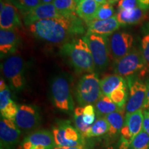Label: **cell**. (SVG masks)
<instances>
[{
  "mask_svg": "<svg viewBox=\"0 0 149 149\" xmlns=\"http://www.w3.org/2000/svg\"><path fill=\"white\" fill-rule=\"evenodd\" d=\"M35 37L54 44H65L72 37L85 32L83 22L77 13L38 21L29 26Z\"/></svg>",
  "mask_w": 149,
  "mask_h": 149,
  "instance_id": "cell-1",
  "label": "cell"
},
{
  "mask_svg": "<svg viewBox=\"0 0 149 149\" xmlns=\"http://www.w3.org/2000/svg\"><path fill=\"white\" fill-rule=\"evenodd\" d=\"M60 53L68 59L70 64L78 72L90 73L95 68L92 53L84 38L72 39L65 43Z\"/></svg>",
  "mask_w": 149,
  "mask_h": 149,
  "instance_id": "cell-2",
  "label": "cell"
},
{
  "mask_svg": "<svg viewBox=\"0 0 149 149\" xmlns=\"http://www.w3.org/2000/svg\"><path fill=\"white\" fill-rule=\"evenodd\" d=\"M55 146L84 147L87 146L85 137L68 120H57L52 128Z\"/></svg>",
  "mask_w": 149,
  "mask_h": 149,
  "instance_id": "cell-3",
  "label": "cell"
},
{
  "mask_svg": "<svg viewBox=\"0 0 149 149\" xmlns=\"http://www.w3.org/2000/svg\"><path fill=\"white\" fill-rule=\"evenodd\" d=\"M51 94L53 105L57 110L67 113L74 111L69 81L66 76L57 75L53 78L51 84Z\"/></svg>",
  "mask_w": 149,
  "mask_h": 149,
  "instance_id": "cell-4",
  "label": "cell"
},
{
  "mask_svg": "<svg viewBox=\"0 0 149 149\" xmlns=\"http://www.w3.org/2000/svg\"><path fill=\"white\" fill-rule=\"evenodd\" d=\"M100 81L95 72L84 74L78 82L76 98L81 107L95 104L102 95Z\"/></svg>",
  "mask_w": 149,
  "mask_h": 149,
  "instance_id": "cell-5",
  "label": "cell"
},
{
  "mask_svg": "<svg viewBox=\"0 0 149 149\" xmlns=\"http://www.w3.org/2000/svg\"><path fill=\"white\" fill-rule=\"evenodd\" d=\"M1 70L10 87L15 91L23 90L25 87L24 62L19 55H13L1 64Z\"/></svg>",
  "mask_w": 149,
  "mask_h": 149,
  "instance_id": "cell-6",
  "label": "cell"
},
{
  "mask_svg": "<svg viewBox=\"0 0 149 149\" xmlns=\"http://www.w3.org/2000/svg\"><path fill=\"white\" fill-rule=\"evenodd\" d=\"M83 38L90 48L95 66L100 69L107 68L110 55L108 36L86 33Z\"/></svg>",
  "mask_w": 149,
  "mask_h": 149,
  "instance_id": "cell-7",
  "label": "cell"
},
{
  "mask_svg": "<svg viewBox=\"0 0 149 149\" xmlns=\"http://www.w3.org/2000/svg\"><path fill=\"white\" fill-rule=\"evenodd\" d=\"M144 113L142 110L126 114L124 124L121 130L119 149H130L132 141L143 129Z\"/></svg>",
  "mask_w": 149,
  "mask_h": 149,
  "instance_id": "cell-8",
  "label": "cell"
},
{
  "mask_svg": "<svg viewBox=\"0 0 149 149\" xmlns=\"http://www.w3.org/2000/svg\"><path fill=\"white\" fill-rule=\"evenodd\" d=\"M146 64L141 51L132 48L127 55L116 61L115 72L122 77H130L136 72L141 71Z\"/></svg>",
  "mask_w": 149,
  "mask_h": 149,
  "instance_id": "cell-9",
  "label": "cell"
},
{
  "mask_svg": "<svg viewBox=\"0 0 149 149\" xmlns=\"http://www.w3.org/2000/svg\"><path fill=\"white\" fill-rule=\"evenodd\" d=\"M14 122L21 131H34L40 125V109L33 104H23L19 106Z\"/></svg>",
  "mask_w": 149,
  "mask_h": 149,
  "instance_id": "cell-10",
  "label": "cell"
},
{
  "mask_svg": "<svg viewBox=\"0 0 149 149\" xmlns=\"http://www.w3.org/2000/svg\"><path fill=\"white\" fill-rule=\"evenodd\" d=\"M55 139L52 131L46 129L35 130L24 138L19 149H53Z\"/></svg>",
  "mask_w": 149,
  "mask_h": 149,
  "instance_id": "cell-11",
  "label": "cell"
},
{
  "mask_svg": "<svg viewBox=\"0 0 149 149\" xmlns=\"http://www.w3.org/2000/svg\"><path fill=\"white\" fill-rule=\"evenodd\" d=\"M133 37L126 32H115L109 41L110 55L115 61L120 60L127 55L133 48Z\"/></svg>",
  "mask_w": 149,
  "mask_h": 149,
  "instance_id": "cell-12",
  "label": "cell"
},
{
  "mask_svg": "<svg viewBox=\"0 0 149 149\" xmlns=\"http://www.w3.org/2000/svg\"><path fill=\"white\" fill-rule=\"evenodd\" d=\"M130 96L126 104V114L142 110L146 95L147 86L139 79L128 78Z\"/></svg>",
  "mask_w": 149,
  "mask_h": 149,
  "instance_id": "cell-13",
  "label": "cell"
},
{
  "mask_svg": "<svg viewBox=\"0 0 149 149\" xmlns=\"http://www.w3.org/2000/svg\"><path fill=\"white\" fill-rule=\"evenodd\" d=\"M21 130L17 127L14 120L1 117L0 121V139L1 148L15 149L19 141Z\"/></svg>",
  "mask_w": 149,
  "mask_h": 149,
  "instance_id": "cell-14",
  "label": "cell"
},
{
  "mask_svg": "<svg viewBox=\"0 0 149 149\" xmlns=\"http://www.w3.org/2000/svg\"><path fill=\"white\" fill-rule=\"evenodd\" d=\"M63 15L56 9L53 3H42L27 13L23 14V20L26 26H29L41 20L59 17Z\"/></svg>",
  "mask_w": 149,
  "mask_h": 149,
  "instance_id": "cell-15",
  "label": "cell"
},
{
  "mask_svg": "<svg viewBox=\"0 0 149 149\" xmlns=\"http://www.w3.org/2000/svg\"><path fill=\"white\" fill-rule=\"evenodd\" d=\"M0 27L3 30H15L22 26L18 9L9 1L1 0Z\"/></svg>",
  "mask_w": 149,
  "mask_h": 149,
  "instance_id": "cell-16",
  "label": "cell"
},
{
  "mask_svg": "<svg viewBox=\"0 0 149 149\" xmlns=\"http://www.w3.org/2000/svg\"><path fill=\"white\" fill-rule=\"evenodd\" d=\"M19 107L11 97L10 89L6 84L4 79L1 78L0 81V112L3 118L14 120L17 113Z\"/></svg>",
  "mask_w": 149,
  "mask_h": 149,
  "instance_id": "cell-17",
  "label": "cell"
},
{
  "mask_svg": "<svg viewBox=\"0 0 149 149\" xmlns=\"http://www.w3.org/2000/svg\"><path fill=\"white\" fill-rule=\"evenodd\" d=\"M20 38L15 30L0 31V55L1 58L15 53L19 44Z\"/></svg>",
  "mask_w": 149,
  "mask_h": 149,
  "instance_id": "cell-18",
  "label": "cell"
},
{
  "mask_svg": "<svg viewBox=\"0 0 149 149\" xmlns=\"http://www.w3.org/2000/svg\"><path fill=\"white\" fill-rule=\"evenodd\" d=\"M86 24L87 33L108 37L113 34L121 26L117 21L116 16L105 20L94 19Z\"/></svg>",
  "mask_w": 149,
  "mask_h": 149,
  "instance_id": "cell-19",
  "label": "cell"
},
{
  "mask_svg": "<svg viewBox=\"0 0 149 149\" xmlns=\"http://www.w3.org/2000/svg\"><path fill=\"white\" fill-rule=\"evenodd\" d=\"M146 10L140 7L131 10H120L115 16L121 26L133 25L140 23L146 18Z\"/></svg>",
  "mask_w": 149,
  "mask_h": 149,
  "instance_id": "cell-20",
  "label": "cell"
},
{
  "mask_svg": "<svg viewBox=\"0 0 149 149\" xmlns=\"http://www.w3.org/2000/svg\"><path fill=\"white\" fill-rule=\"evenodd\" d=\"M125 113L126 109H124L112 113L104 117L109 124V133H107V136L109 139H114L120 135L121 130L124 124Z\"/></svg>",
  "mask_w": 149,
  "mask_h": 149,
  "instance_id": "cell-21",
  "label": "cell"
},
{
  "mask_svg": "<svg viewBox=\"0 0 149 149\" xmlns=\"http://www.w3.org/2000/svg\"><path fill=\"white\" fill-rule=\"evenodd\" d=\"M100 5L95 0H79L76 13L81 19L88 23L95 19L96 14Z\"/></svg>",
  "mask_w": 149,
  "mask_h": 149,
  "instance_id": "cell-22",
  "label": "cell"
},
{
  "mask_svg": "<svg viewBox=\"0 0 149 149\" xmlns=\"http://www.w3.org/2000/svg\"><path fill=\"white\" fill-rule=\"evenodd\" d=\"M126 86L124 77L117 74H110L103 78L100 81L102 93L103 95L109 97L117 88Z\"/></svg>",
  "mask_w": 149,
  "mask_h": 149,
  "instance_id": "cell-23",
  "label": "cell"
},
{
  "mask_svg": "<svg viewBox=\"0 0 149 149\" xmlns=\"http://www.w3.org/2000/svg\"><path fill=\"white\" fill-rule=\"evenodd\" d=\"M95 109L97 116L101 117L124 109H120L117 107L109 97L102 95L98 101L95 104Z\"/></svg>",
  "mask_w": 149,
  "mask_h": 149,
  "instance_id": "cell-24",
  "label": "cell"
},
{
  "mask_svg": "<svg viewBox=\"0 0 149 149\" xmlns=\"http://www.w3.org/2000/svg\"><path fill=\"white\" fill-rule=\"evenodd\" d=\"M109 130V124L104 117H98L91 126L87 138L95 137H100L107 135Z\"/></svg>",
  "mask_w": 149,
  "mask_h": 149,
  "instance_id": "cell-25",
  "label": "cell"
},
{
  "mask_svg": "<svg viewBox=\"0 0 149 149\" xmlns=\"http://www.w3.org/2000/svg\"><path fill=\"white\" fill-rule=\"evenodd\" d=\"M79 0H54L53 4L63 15L76 13Z\"/></svg>",
  "mask_w": 149,
  "mask_h": 149,
  "instance_id": "cell-26",
  "label": "cell"
},
{
  "mask_svg": "<svg viewBox=\"0 0 149 149\" xmlns=\"http://www.w3.org/2000/svg\"><path fill=\"white\" fill-rule=\"evenodd\" d=\"M84 115V107H79L75 108L74 110V124L75 128L85 138H87L89 130L91 126H89L84 122L83 120Z\"/></svg>",
  "mask_w": 149,
  "mask_h": 149,
  "instance_id": "cell-27",
  "label": "cell"
},
{
  "mask_svg": "<svg viewBox=\"0 0 149 149\" xmlns=\"http://www.w3.org/2000/svg\"><path fill=\"white\" fill-rule=\"evenodd\" d=\"M14 5L22 15L27 13L33 9L42 4L40 0H7Z\"/></svg>",
  "mask_w": 149,
  "mask_h": 149,
  "instance_id": "cell-28",
  "label": "cell"
},
{
  "mask_svg": "<svg viewBox=\"0 0 149 149\" xmlns=\"http://www.w3.org/2000/svg\"><path fill=\"white\" fill-rule=\"evenodd\" d=\"M140 51L146 62V66L149 68V23L144 24L142 27Z\"/></svg>",
  "mask_w": 149,
  "mask_h": 149,
  "instance_id": "cell-29",
  "label": "cell"
},
{
  "mask_svg": "<svg viewBox=\"0 0 149 149\" xmlns=\"http://www.w3.org/2000/svg\"><path fill=\"white\" fill-rule=\"evenodd\" d=\"M109 97L120 109H125L128 97L126 86L117 88L111 93Z\"/></svg>",
  "mask_w": 149,
  "mask_h": 149,
  "instance_id": "cell-30",
  "label": "cell"
},
{
  "mask_svg": "<svg viewBox=\"0 0 149 149\" xmlns=\"http://www.w3.org/2000/svg\"><path fill=\"white\" fill-rule=\"evenodd\" d=\"M130 149H149V135L143 129L132 141Z\"/></svg>",
  "mask_w": 149,
  "mask_h": 149,
  "instance_id": "cell-31",
  "label": "cell"
},
{
  "mask_svg": "<svg viewBox=\"0 0 149 149\" xmlns=\"http://www.w3.org/2000/svg\"><path fill=\"white\" fill-rule=\"evenodd\" d=\"M115 10L113 6L110 3H104L100 5L96 14L95 19L105 20L114 17Z\"/></svg>",
  "mask_w": 149,
  "mask_h": 149,
  "instance_id": "cell-32",
  "label": "cell"
},
{
  "mask_svg": "<svg viewBox=\"0 0 149 149\" xmlns=\"http://www.w3.org/2000/svg\"><path fill=\"white\" fill-rule=\"evenodd\" d=\"M83 120L86 124L92 126L96 120V113L95 107L91 104L84 107Z\"/></svg>",
  "mask_w": 149,
  "mask_h": 149,
  "instance_id": "cell-33",
  "label": "cell"
},
{
  "mask_svg": "<svg viewBox=\"0 0 149 149\" xmlns=\"http://www.w3.org/2000/svg\"><path fill=\"white\" fill-rule=\"evenodd\" d=\"M139 7L138 0H120L118 1V9L120 10H131Z\"/></svg>",
  "mask_w": 149,
  "mask_h": 149,
  "instance_id": "cell-34",
  "label": "cell"
},
{
  "mask_svg": "<svg viewBox=\"0 0 149 149\" xmlns=\"http://www.w3.org/2000/svg\"><path fill=\"white\" fill-rule=\"evenodd\" d=\"M144 113V122H143V130L149 135V108L143 111Z\"/></svg>",
  "mask_w": 149,
  "mask_h": 149,
  "instance_id": "cell-35",
  "label": "cell"
},
{
  "mask_svg": "<svg viewBox=\"0 0 149 149\" xmlns=\"http://www.w3.org/2000/svg\"><path fill=\"white\" fill-rule=\"evenodd\" d=\"M146 86H147L146 95V99H145L144 106H143L142 107V111H145V110L148 109L149 108V82Z\"/></svg>",
  "mask_w": 149,
  "mask_h": 149,
  "instance_id": "cell-36",
  "label": "cell"
},
{
  "mask_svg": "<svg viewBox=\"0 0 149 149\" xmlns=\"http://www.w3.org/2000/svg\"><path fill=\"white\" fill-rule=\"evenodd\" d=\"M139 7L147 10L149 8V0H138Z\"/></svg>",
  "mask_w": 149,
  "mask_h": 149,
  "instance_id": "cell-37",
  "label": "cell"
},
{
  "mask_svg": "<svg viewBox=\"0 0 149 149\" xmlns=\"http://www.w3.org/2000/svg\"><path fill=\"white\" fill-rule=\"evenodd\" d=\"M96 2H97L100 4H104V3H110V4H113L117 1H119L120 0H95Z\"/></svg>",
  "mask_w": 149,
  "mask_h": 149,
  "instance_id": "cell-38",
  "label": "cell"
},
{
  "mask_svg": "<svg viewBox=\"0 0 149 149\" xmlns=\"http://www.w3.org/2000/svg\"><path fill=\"white\" fill-rule=\"evenodd\" d=\"M53 149H91L88 146L84 147H75V148H72V147H58L55 146Z\"/></svg>",
  "mask_w": 149,
  "mask_h": 149,
  "instance_id": "cell-39",
  "label": "cell"
},
{
  "mask_svg": "<svg viewBox=\"0 0 149 149\" xmlns=\"http://www.w3.org/2000/svg\"><path fill=\"white\" fill-rule=\"evenodd\" d=\"M42 3H53L54 0H40Z\"/></svg>",
  "mask_w": 149,
  "mask_h": 149,
  "instance_id": "cell-40",
  "label": "cell"
},
{
  "mask_svg": "<svg viewBox=\"0 0 149 149\" xmlns=\"http://www.w3.org/2000/svg\"><path fill=\"white\" fill-rule=\"evenodd\" d=\"M106 149H115V148H114V147H113V146H108Z\"/></svg>",
  "mask_w": 149,
  "mask_h": 149,
  "instance_id": "cell-41",
  "label": "cell"
}]
</instances>
